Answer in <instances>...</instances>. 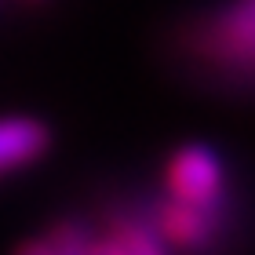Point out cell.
I'll return each instance as SVG.
<instances>
[{
	"instance_id": "cell-1",
	"label": "cell",
	"mask_w": 255,
	"mask_h": 255,
	"mask_svg": "<svg viewBox=\"0 0 255 255\" xmlns=\"http://www.w3.org/2000/svg\"><path fill=\"white\" fill-rule=\"evenodd\" d=\"M160 190L171 201H182L223 219V208L230 204V171L223 153L208 142L175 146L160 168Z\"/></svg>"
},
{
	"instance_id": "cell-2",
	"label": "cell",
	"mask_w": 255,
	"mask_h": 255,
	"mask_svg": "<svg viewBox=\"0 0 255 255\" xmlns=\"http://www.w3.org/2000/svg\"><path fill=\"white\" fill-rule=\"evenodd\" d=\"M201 48L226 66L255 69V0H230L204 29Z\"/></svg>"
},
{
	"instance_id": "cell-3",
	"label": "cell",
	"mask_w": 255,
	"mask_h": 255,
	"mask_svg": "<svg viewBox=\"0 0 255 255\" xmlns=\"http://www.w3.org/2000/svg\"><path fill=\"white\" fill-rule=\"evenodd\" d=\"M153 226L164 237L168 248L201 252V248H212L219 241L223 219L212 215V212H201V208H190L182 201H171V197H160L157 208H153Z\"/></svg>"
},
{
	"instance_id": "cell-4",
	"label": "cell",
	"mask_w": 255,
	"mask_h": 255,
	"mask_svg": "<svg viewBox=\"0 0 255 255\" xmlns=\"http://www.w3.org/2000/svg\"><path fill=\"white\" fill-rule=\"evenodd\" d=\"M51 128L29 113H7L0 117V179L18 175L48 157Z\"/></svg>"
},
{
	"instance_id": "cell-5",
	"label": "cell",
	"mask_w": 255,
	"mask_h": 255,
	"mask_svg": "<svg viewBox=\"0 0 255 255\" xmlns=\"http://www.w3.org/2000/svg\"><path fill=\"white\" fill-rule=\"evenodd\" d=\"M22 252H29V255H91L95 252V223H88V219L51 223L37 237L22 241Z\"/></svg>"
}]
</instances>
